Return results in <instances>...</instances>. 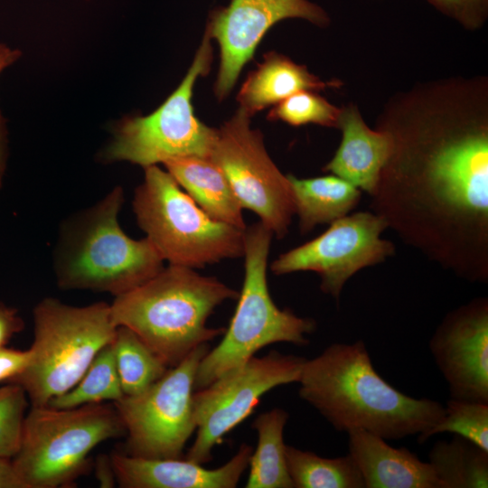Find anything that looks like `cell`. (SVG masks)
Wrapping results in <instances>:
<instances>
[{"label": "cell", "mask_w": 488, "mask_h": 488, "mask_svg": "<svg viewBox=\"0 0 488 488\" xmlns=\"http://www.w3.org/2000/svg\"><path fill=\"white\" fill-rule=\"evenodd\" d=\"M33 316L30 363L9 382L24 389L32 407H41L79 382L98 352L112 343L117 326L105 302L73 306L45 297Z\"/></svg>", "instance_id": "8992f818"}, {"label": "cell", "mask_w": 488, "mask_h": 488, "mask_svg": "<svg viewBox=\"0 0 488 488\" xmlns=\"http://www.w3.org/2000/svg\"><path fill=\"white\" fill-rule=\"evenodd\" d=\"M123 434L114 405L32 407L11 461L25 488L69 487L88 470V456L96 446Z\"/></svg>", "instance_id": "ba28073f"}, {"label": "cell", "mask_w": 488, "mask_h": 488, "mask_svg": "<svg viewBox=\"0 0 488 488\" xmlns=\"http://www.w3.org/2000/svg\"><path fill=\"white\" fill-rule=\"evenodd\" d=\"M97 478L103 487H110L113 485V482L116 480L110 457L107 461L105 460V457H103L97 462Z\"/></svg>", "instance_id": "e575fe53"}, {"label": "cell", "mask_w": 488, "mask_h": 488, "mask_svg": "<svg viewBox=\"0 0 488 488\" xmlns=\"http://www.w3.org/2000/svg\"><path fill=\"white\" fill-rule=\"evenodd\" d=\"M299 397L335 430L361 429L386 440L419 435L444 415L445 405L408 396L375 370L362 340L335 343L305 360Z\"/></svg>", "instance_id": "7a4b0ae2"}, {"label": "cell", "mask_w": 488, "mask_h": 488, "mask_svg": "<svg viewBox=\"0 0 488 488\" xmlns=\"http://www.w3.org/2000/svg\"><path fill=\"white\" fill-rule=\"evenodd\" d=\"M133 211L164 261L191 268L243 256L244 230L209 216L157 165L144 168Z\"/></svg>", "instance_id": "52a82bcc"}, {"label": "cell", "mask_w": 488, "mask_h": 488, "mask_svg": "<svg viewBox=\"0 0 488 488\" xmlns=\"http://www.w3.org/2000/svg\"><path fill=\"white\" fill-rule=\"evenodd\" d=\"M124 396L117 373L112 343L105 345L89 367L69 391L52 399L46 406L71 408L86 404L113 402Z\"/></svg>", "instance_id": "484cf974"}, {"label": "cell", "mask_w": 488, "mask_h": 488, "mask_svg": "<svg viewBox=\"0 0 488 488\" xmlns=\"http://www.w3.org/2000/svg\"><path fill=\"white\" fill-rule=\"evenodd\" d=\"M305 358L272 350L253 356L192 395L196 436L185 458L201 465L274 388L298 382Z\"/></svg>", "instance_id": "8fae6325"}, {"label": "cell", "mask_w": 488, "mask_h": 488, "mask_svg": "<svg viewBox=\"0 0 488 488\" xmlns=\"http://www.w3.org/2000/svg\"><path fill=\"white\" fill-rule=\"evenodd\" d=\"M446 432L460 436L488 452V404L449 398L443 417L418 435V443Z\"/></svg>", "instance_id": "4316f807"}, {"label": "cell", "mask_w": 488, "mask_h": 488, "mask_svg": "<svg viewBox=\"0 0 488 488\" xmlns=\"http://www.w3.org/2000/svg\"><path fill=\"white\" fill-rule=\"evenodd\" d=\"M300 18L325 26L329 16L308 0H230L211 12L205 33L220 47V66L214 91L223 99L266 33L279 21Z\"/></svg>", "instance_id": "5bb4252c"}, {"label": "cell", "mask_w": 488, "mask_h": 488, "mask_svg": "<svg viewBox=\"0 0 488 488\" xmlns=\"http://www.w3.org/2000/svg\"><path fill=\"white\" fill-rule=\"evenodd\" d=\"M273 233L260 221L244 230V280L238 305L222 340L209 349L195 374L194 390L237 368L262 348L276 343H309L316 323L280 309L269 294L267 267Z\"/></svg>", "instance_id": "5b68a950"}, {"label": "cell", "mask_w": 488, "mask_h": 488, "mask_svg": "<svg viewBox=\"0 0 488 488\" xmlns=\"http://www.w3.org/2000/svg\"><path fill=\"white\" fill-rule=\"evenodd\" d=\"M253 447L242 443L223 465L207 469L182 458H145L113 453L115 480L122 488H234L247 468Z\"/></svg>", "instance_id": "2e32d148"}, {"label": "cell", "mask_w": 488, "mask_h": 488, "mask_svg": "<svg viewBox=\"0 0 488 488\" xmlns=\"http://www.w3.org/2000/svg\"><path fill=\"white\" fill-rule=\"evenodd\" d=\"M286 462L294 488H365L349 453L327 458L286 445Z\"/></svg>", "instance_id": "cb8c5ba5"}, {"label": "cell", "mask_w": 488, "mask_h": 488, "mask_svg": "<svg viewBox=\"0 0 488 488\" xmlns=\"http://www.w3.org/2000/svg\"><path fill=\"white\" fill-rule=\"evenodd\" d=\"M446 15L468 28L481 25L488 11V0H427Z\"/></svg>", "instance_id": "f546056e"}, {"label": "cell", "mask_w": 488, "mask_h": 488, "mask_svg": "<svg viewBox=\"0 0 488 488\" xmlns=\"http://www.w3.org/2000/svg\"><path fill=\"white\" fill-rule=\"evenodd\" d=\"M341 109L312 90H301L278 102L270 110L269 120H280L291 126L316 124L338 127Z\"/></svg>", "instance_id": "83f0119b"}, {"label": "cell", "mask_w": 488, "mask_h": 488, "mask_svg": "<svg viewBox=\"0 0 488 488\" xmlns=\"http://www.w3.org/2000/svg\"><path fill=\"white\" fill-rule=\"evenodd\" d=\"M338 127L343 132L342 142L324 170L371 196L392 155L393 136L386 128L371 129L354 107L341 109Z\"/></svg>", "instance_id": "ac0fdd59"}, {"label": "cell", "mask_w": 488, "mask_h": 488, "mask_svg": "<svg viewBox=\"0 0 488 488\" xmlns=\"http://www.w3.org/2000/svg\"><path fill=\"white\" fill-rule=\"evenodd\" d=\"M450 399L488 404V298L450 311L429 341Z\"/></svg>", "instance_id": "9a60e30c"}, {"label": "cell", "mask_w": 488, "mask_h": 488, "mask_svg": "<svg viewBox=\"0 0 488 488\" xmlns=\"http://www.w3.org/2000/svg\"><path fill=\"white\" fill-rule=\"evenodd\" d=\"M239 292L194 268L169 265L138 286L115 296L113 323L135 332L171 368L192 351L222 335L226 328L207 321Z\"/></svg>", "instance_id": "3957f363"}, {"label": "cell", "mask_w": 488, "mask_h": 488, "mask_svg": "<svg viewBox=\"0 0 488 488\" xmlns=\"http://www.w3.org/2000/svg\"><path fill=\"white\" fill-rule=\"evenodd\" d=\"M164 165L179 186L216 221L246 229L242 206L230 182L210 156L190 155Z\"/></svg>", "instance_id": "d6986e66"}, {"label": "cell", "mask_w": 488, "mask_h": 488, "mask_svg": "<svg viewBox=\"0 0 488 488\" xmlns=\"http://www.w3.org/2000/svg\"><path fill=\"white\" fill-rule=\"evenodd\" d=\"M212 59L211 38L204 33L188 72L176 89L147 116L128 117L113 128L101 151L106 163L127 161L144 168L190 155L209 156L216 128L200 121L193 112L194 84L205 75Z\"/></svg>", "instance_id": "9c48e42d"}, {"label": "cell", "mask_w": 488, "mask_h": 488, "mask_svg": "<svg viewBox=\"0 0 488 488\" xmlns=\"http://www.w3.org/2000/svg\"><path fill=\"white\" fill-rule=\"evenodd\" d=\"M209 349L208 343L200 345L144 391L113 402L127 436V455L183 457L185 444L196 430L192 406L195 374Z\"/></svg>", "instance_id": "30bf717a"}, {"label": "cell", "mask_w": 488, "mask_h": 488, "mask_svg": "<svg viewBox=\"0 0 488 488\" xmlns=\"http://www.w3.org/2000/svg\"><path fill=\"white\" fill-rule=\"evenodd\" d=\"M112 344L117 373L126 396L144 391L169 369L135 332L126 326L117 327Z\"/></svg>", "instance_id": "d4e9b609"}, {"label": "cell", "mask_w": 488, "mask_h": 488, "mask_svg": "<svg viewBox=\"0 0 488 488\" xmlns=\"http://www.w3.org/2000/svg\"><path fill=\"white\" fill-rule=\"evenodd\" d=\"M428 459L442 488L488 487V452L460 436L436 442Z\"/></svg>", "instance_id": "603a6c76"}, {"label": "cell", "mask_w": 488, "mask_h": 488, "mask_svg": "<svg viewBox=\"0 0 488 488\" xmlns=\"http://www.w3.org/2000/svg\"><path fill=\"white\" fill-rule=\"evenodd\" d=\"M21 55L22 53L18 49L0 42V75L5 69L16 62Z\"/></svg>", "instance_id": "d590c367"}, {"label": "cell", "mask_w": 488, "mask_h": 488, "mask_svg": "<svg viewBox=\"0 0 488 488\" xmlns=\"http://www.w3.org/2000/svg\"><path fill=\"white\" fill-rule=\"evenodd\" d=\"M250 117L239 108L216 128L209 156L226 175L242 208L256 213L281 239L295 214L291 183L268 155L260 131L250 127Z\"/></svg>", "instance_id": "7c38bea8"}, {"label": "cell", "mask_w": 488, "mask_h": 488, "mask_svg": "<svg viewBox=\"0 0 488 488\" xmlns=\"http://www.w3.org/2000/svg\"><path fill=\"white\" fill-rule=\"evenodd\" d=\"M121 186L68 218L60 229L53 267L61 289L124 294L156 275L164 259L147 238L134 239L118 222Z\"/></svg>", "instance_id": "277c9868"}, {"label": "cell", "mask_w": 488, "mask_h": 488, "mask_svg": "<svg viewBox=\"0 0 488 488\" xmlns=\"http://www.w3.org/2000/svg\"><path fill=\"white\" fill-rule=\"evenodd\" d=\"M287 176L302 233L347 215L361 199L360 189L334 174L305 179Z\"/></svg>", "instance_id": "44dd1931"}, {"label": "cell", "mask_w": 488, "mask_h": 488, "mask_svg": "<svg viewBox=\"0 0 488 488\" xmlns=\"http://www.w3.org/2000/svg\"><path fill=\"white\" fill-rule=\"evenodd\" d=\"M30 349L25 351L1 348L0 349V384L8 383L21 374L31 361Z\"/></svg>", "instance_id": "4dcf8cb0"}, {"label": "cell", "mask_w": 488, "mask_h": 488, "mask_svg": "<svg viewBox=\"0 0 488 488\" xmlns=\"http://www.w3.org/2000/svg\"><path fill=\"white\" fill-rule=\"evenodd\" d=\"M347 434L348 453L365 488H442L431 465L407 447H393L386 439L361 429Z\"/></svg>", "instance_id": "e0dca14e"}, {"label": "cell", "mask_w": 488, "mask_h": 488, "mask_svg": "<svg viewBox=\"0 0 488 488\" xmlns=\"http://www.w3.org/2000/svg\"><path fill=\"white\" fill-rule=\"evenodd\" d=\"M386 228V221L376 213L347 214L315 239L281 254L270 269L276 275L315 272L321 290L338 300L351 277L394 253L392 242L380 238Z\"/></svg>", "instance_id": "4fadbf2b"}, {"label": "cell", "mask_w": 488, "mask_h": 488, "mask_svg": "<svg viewBox=\"0 0 488 488\" xmlns=\"http://www.w3.org/2000/svg\"><path fill=\"white\" fill-rule=\"evenodd\" d=\"M339 85V81L321 80L305 66L272 52L266 53L262 62L248 75L237 95V101L239 108L252 117L296 92L315 91Z\"/></svg>", "instance_id": "ffe728a7"}, {"label": "cell", "mask_w": 488, "mask_h": 488, "mask_svg": "<svg viewBox=\"0 0 488 488\" xmlns=\"http://www.w3.org/2000/svg\"><path fill=\"white\" fill-rule=\"evenodd\" d=\"M286 410L275 408L260 413L251 427L258 444L249 458L246 488H294L287 472L284 428L288 421Z\"/></svg>", "instance_id": "7402d4cb"}, {"label": "cell", "mask_w": 488, "mask_h": 488, "mask_svg": "<svg viewBox=\"0 0 488 488\" xmlns=\"http://www.w3.org/2000/svg\"><path fill=\"white\" fill-rule=\"evenodd\" d=\"M394 149L371 207L406 243L456 276L488 280V130L483 122L388 127Z\"/></svg>", "instance_id": "6da1fadb"}, {"label": "cell", "mask_w": 488, "mask_h": 488, "mask_svg": "<svg viewBox=\"0 0 488 488\" xmlns=\"http://www.w3.org/2000/svg\"><path fill=\"white\" fill-rule=\"evenodd\" d=\"M0 488H25L17 475L11 459L0 457Z\"/></svg>", "instance_id": "d6a6232c"}, {"label": "cell", "mask_w": 488, "mask_h": 488, "mask_svg": "<svg viewBox=\"0 0 488 488\" xmlns=\"http://www.w3.org/2000/svg\"><path fill=\"white\" fill-rule=\"evenodd\" d=\"M27 395L16 383L0 387V457L12 459L19 450Z\"/></svg>", "instance_id": "f1b7e54d"}, {"label": "cell", "mask_w": 488, "mask_h": 488, "mask_svg": "<svg viewBox=\"0 0 488 488\" xmlns=\"http://www.w3.org/2000/svg\"><path fill=\"white\" fill-rule=\"evenodd\" d=\"M7 131L5 118L0 111V189L3 186L7 163Z\"/></svg>", "instance_id": "836d02e7"}, {"label": "cell", "mask_w": 488, "mask_h": 488, "mask_svg": "<svg viewBox=\"0 0 488 488\" xmlns=\"http://www.w3.org/2000/svg\"><path fill=\"white\" fill-rule=\"evenodd\" d=\"M23 327L24 323L18 310L0 303V349L4 348Z\"/></svg>", "instance_id": "1f68e13d"}]
</instances>
